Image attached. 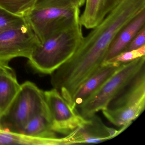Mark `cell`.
<instances>
[{"mask_svg":"<svg viewBox=\"0 0 145 145\" xmlns=\"http://www.w3.org/2000/svg\"><path fill=\"white\" fill-rule=\"evenodd\" d=\"M145 10V0H120L100 23L84 36L72 56L57 70L63 84L77 89L104 63L119 32Z\"/></svg>","mask_w":145,"mask_h":145,"instance_id":"6da1fadb","label":"cell"},{"mask_svg":"<svg viewBox=\"0 0 145 145\" xmlns=\"http://www.w3.org/2000/svg\"><path fill=\"white\" fill-rule=\"evenodd\" d=\"M80 16L53 34L34 51L29 63L35 71L51 74L72 56L84 37Z\"/></svg>","mask_w":145,"mask_h":145,"instance_id":"7a4b0ae2","label":"cell"},{"mask_svg":"<svg viewBox=\"0 0 145 145\" xmlns=\"http://www.w3.org/2000/svg\"><path fill=\"white\" fill-rule=\"evenodd\" d=\"M145 108V67L111 101L102 112L111 123L128 128Z\"/></svg>","mask_w":145,"mask_h":145,"instance_id":"3957f363","label":"cell"},{"mask_svg":"<svg viewBox=\"0 0 145 145\" xmlns=\"http://www.w3.org/2000/svg\"><path fill=\"white\" fill-rule=\"evenodd\" d=\"M46 112L48 110L44 91L33 82L26 81L21 85L10 107L0 118V125L3 129L22 133L32 118Z\"/></svg>","mask_w":145,"mask_h":145,"instance_id":"277c9868","label":"cell"},{"mask_svg":"<svg viewBox=\"0 0 145 145\" xmlns=\"http://www.w3.org/2000/svg\"><path fill=\"white\" fill-rule=\"evenodd\" d=\"M145 67V56L129 62L108 80L84 103L77 108L79 113L88 118L105 109L110 101Z\"/></svg>","mask_w":145,"mask_h":145,"instance_id":"5b68a950","label":"cell"},{"mask_svg":"<svg viewBox=\"0 0 145 145\" xmlns=\"http://www.w3.org/2000/svg\"><path fill=\"white\" fill-rule=\"evenodd\" d=\"M80 16L79 7L73 5L34 8L24 18L42 43Z\"/></svg>","mask_w":145,"mask_h":145,"instance_id":"8992f818","label":"cell"},{"mask_svg":"<svg viewBox=\"0 0 145 145\" xmlns=\"http://www.w3.org/2000/svg\"><path fill=\"white\" fill-rule=\"evenodd\" d=\"M51 127L56 133L66 136L88 123L89 118L81 116L60 92L53 89L44 91Z\"/></svg>","mask_w":145,"mask_h":145,"instance_id":"52a82bcc","label":"cell"},{"mask_svg":"<svg viewBox=\"0 0 145 145\" xmlns=\"http://www.w3.org/2000/svg\"><path fill=\"white\" fill-rule=\"evenodd\" d=\"M41 44L29 24L0 33V61L8 62L18 57L29 59Z\"/></svg>","mask_w":145,"mask_h":145,"instance_id":"ba28073f","label":"cell"},{"mask_svg":"<svg viewBox=\"0 0 145 145\" xmlns=\"http://www.w3.org/2000/svg\"><path fill=\"white\" fill-rule=\"evenodd\" d=\"M123 63L116 62L103 63L77 90L74 97V107L77 109L84 103L122 67Z\"/></svg>","mask_w":145,"mask_h":145,"instance_id":"9c48e42d","label":"cell"},{"mask_svg":"<svg viewBox=\"0 0 145 145\" xmlns=\"http://www.w3.org/2000/svg\"><path fill=\"white\" fill-rule=\"evenodd\" d=\"M89 118L88 123L64 137L66 145L98 143L110 140L108 127L95 114Z\"/></svg>","mask_w":145,"mask_h":145,"instance_id":"30bf717a","label":"cell"},{"mask_svg":"<svg viewBox=\"0 0 145 145\" xmlns=\"http://www.w3.org/2000/svg\"><path fill=\"white\" fill-rule=\"evenodd\" d=\"M145 27V10L127 23L114 40L108 51L104 63H106L123 52L132 39Z\"/></svg>","mask_w":145,"mask_h":145,"instance_id":"8fae6325","label":"cell"},{"mask_svg":"<svg viewBox=\"0 0 145 145\" xmlns=\"http://www.w3.org/2000/svg\"><path fill=\"white\" fill-rule=\"evenodd\" d=\"M20 87L15 71L8 62L0 61V118L10 107Z\"/></svg>","mask_w":145,"mask_h":145,"instance_id":"7c38bea8","label":"cell"},{"mask_svg":"<svg viewBox=\"0 0 145 145\" xmlns=\"http://www.w3.org/2000/svg\"><path fill=\"white\" fill-rule=\"evenodd\" d=\"M120 0H85V8L80 16L82 26L92 29L116 7Z\"/></svg>","mask_w":145,"mask_h":145,"instance_id":"4fadbf2b","label":"cell"},{"mask_svg":"<svg viewBox=\"0 0 145 145\" xmlns=\"http://www.w3.org/2000/svg\"><path fill=\"white\" fill-rule=\"evenodd\" d=\"M0 145H62V138L33 137L0 129Z\"/></svg>","mask_w":145,"mask_h":145,"instance_id":"5bb4252c","label":"cell"},{"mask_svg":"<svg viewBox=\"0 0 145 145\" xmlns=\"http://www.w3.org/2000/svg\"><path fill=\"white\" fill-rule=\"evenodd\" d=\"M22 134L33 137L52 139L57 137L52 129L49 112L41 113L32 118L26 124Z\"/></svg>","mask_w":145,"mask_h":145,"instance_id":"9a60e30c","label":"cell"},{"mask_svg":"<svg viewBox=\"0 0 145 145\" xmlns=\"http://www.w3.org/2000/svg\"><path fill=\"white\" fill-rule=\"evenodd\" d=\"M37 0H0V7L24 17L35 8Z\"/></svg>","mask_w":145,"mask_h":145,"instance_id":"2e32d148","label":"cell"},{"mask_svg":"<svg viewBox=\"0 0 145 145\" xmlns=\"http://www.w3.org/2000/svg\"><path fill=\"white\" fill-rule=\"evenodd\" d=\"M26 22L24 17L14 15L0 7V33L19 27Z\"/></svg>","mask_w":145,"mask_h":145,"instance_id":"e0dca14e","label":"cell"},{"mask_svg":"<svg viewBox=\"0 0 145 145\" xmlns=\"http://www.w3.org/2000/svg\"><path fill=\"white\" fill-rule=\"evenodd\" d=\"M145 56V45H144L137 50L123 52L107 62L124 63L131 61L139 57Z\"/></svg>","mask_w":145,"mask_h":145,"instance_id":"ac0fdd59","label":"cell"},{"mask_svg":"<svg viewBox=\"0 0 145 145\" xmlns=\"http://www.w3.org/2000/svg\"><path fill=\"white\" fill-rule=\"evenodd\" d=\"M75 5L72 0H37L35 8H43L53 7H63Z\"/></svg>","mask_w":145,"mask_h":145,"instance_id":"d6986e66","label":"cell"},{"mask_svg":"<svg viewBox=\"0 0 145 145\" xmlns=\"http://www.w3.org/2000/svg\"><path fill=\"white\" fill-rule=\"evenodd\" d=\"M145 45V27L142 29L132 39L123 52L137 50Z\"/></svg>","mask_w":145,"mask_h":145,"instance_id":"ffe728a7","label":"cell"},{"mask_svg":"<svg viewBox=\"0 0 145 145\" xmlns=\"http://www.w3.org/2000/svg\"><path fill=\"white\" fill-rule=\"evenodd\" d=\"M72 2L74 5L80 8L84 5L85 0H72Z\"/></svg>","mask_w":145,"mask_h":145,"instance_id":"44dd1931","label":"cell"},{"mask_svg":"<svg viewBox=\"0 0 145 145\" xmlns=\"http://www.w3.org/2000/svg\"><path fill=\"white\" fill-rule=\"evenodd\" d=\"M0 129H1V125H0Z\"/></svg>","mask_w":145,"mask_h":145,"instance_id":"7402d4cb","label":"cell"}]
</instances>
